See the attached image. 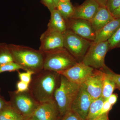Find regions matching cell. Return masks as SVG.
Segmentation results:
<instances>
[{"label":"cell","mask_w":120,"mask_h":120,"mask_svg":"<svg viewBox=\"0 0 120 120\" xmlns=\"http://www.w3.org/2000/svg\"><path fill=\"white\" fill-rule=\"evenodd\" d=\"M101 6L106 7L108 0H95Z\"/></svg>","instance_id":"d590c367"},{"label":"cell","mask_w":120,"mask_h":120,"mask_svg":"<svg viewBox=\"0 0 120 120\" xmlns=\"http://www.w3.org/2000/svg\"><path fill=\"white\" fill-rule=\"evenodd\" d=\"M40 39L41 45L39 50L41 52L64 47L63 33L47 30L41 35Z\"/></svg>","instance_id":"7c38bea8"},{"label":"cell","mask_w":120,"mask_h":120,"mask_svg":"<svg viewBox=\"0 0 120 120\" xmlns=\"http://www.w3.org/2000/svg\"><path fill=\"white\" fill-rule=\"evenodd\" d=\"M109 112L103 114L99 115L91 120H109Z\"/></svg>","instance_id":"836d02e7"},{"label":"cell","mask_w":120,"mask_h":120,"mask_svg":"<svg viewBox=\"0 0 120 120\" xmlns=\"http://www.w3.org/2000/svg\"><path fill=\"white\" fill-rule=\"evenodd\" d=\"M64 47L78 62H81L92 42L75 34L69 29L64 33Z\"/></svg>","instance_id":"8992f818"},{"label":"cell","mask_w":120,"mask_h":120,"mask_svg":"<svg viewBox=\"0 0 120 120\" xmlns=\"http://www.w3.org/2000/svg\"><path fill=\"white\" fill-rule=\"evenodd\" d=\"M60 78L61 75L56 72L43 69L32 75L29 91L39 104L54 101Z\"/></svg>","instance_id":"6da1fadb"},{"label":"cell","mask_w":120,"mask_h":120,"mask_svg":"<svg viewBox=\"0 0 120 120\" xmlns=\"http://www.w3.org/2000/svg\"><path fill=\"white\" fill-rule=\"evenodd\" d=\"M120 26V18L114 19L96 32L95 39L93 42L98 43L108 41Z\"/></svg>","instance_id":"2e32d148"},{"label":"cell","mask_w":120,"mask_h":120,"mask_svg":"<svg viewBox=\"0 0 120 120\" xmlns=\"http://www.w3.org/2000/svg\"><path fill=\"white\" fill-rule=\"evenodd\" d=\"M120 5V0H108L106 8L111 13Z\"/></svg>","instance_id":"4316f807"},{"label":"cell","mask_w":120,"mask_h":120,"mask_svg":"<svg viewBox=\"0 0 120 120\" xmlns=\"http://www.w3.org/2000/svg\"><path fill=\"white\" fill-rule=\"evenodd\" d=\"M9 103L14 109L24 118L33 115L40 104L30 94L29 90L22 92H8Z\"/></svg>","instance_id":"5b68a950"},{"label":"cell","mask_w":120,"mask_h":120,"mask_svg":"<svg viewBox=\"0 0 120 120\" xmlns=\"http://www.w3.org/2000/svg\"><path fill=\"white\" fill-rule=\"evenodd\" d=\"M26 120H38L36 119L33 116H30L26 118Z\"/></svg>","instance_id":"8d00e7d4"},{"label":"cell","mask_w":120,"mask_h":120,"mask_svg":"<svg viewBox=\"0 0 120 120\" xmlns=\"http://www.w3.org/2000/svg\"><path fill=\"white\" fill-rule=\"evenodd\" d=\"M105 73L106 76L112 80L115 83L116 89L120 90V75L114 73L107 66L101 69Z\"/></svg>","instance_id":"603a6c76"},{"label":"cell","mask_w":120,"mask_h":120,"mask_svg":"<svg viewBox=\"0 0 120 120\" xmlns=\"http://www.w3.org/2000/svg\"><path fill=\"white\" fill-rule=\"evenodd\" d=\"M14 62L8 44L0 43V65Z\"/></svg>","instance_id":"7402d4cb"},{"label":"cell","mask_w":120,"mask_h":120,"mask_svg":"<svg viewBox=\"0 0 120 120\" xmlns=\"http://www.w3.org/2000/svg\"><path fill=\"white\" fill-rule=\"evenodd\" d=\"M50 14L51 16L47 30L63 34L67 29L66 21L56 9Z\"/></svg>","instance_id":"e0dca14e"},{"label":"cell","mask_w":120,"mask_h":120,"mask_svg":"<svg viewBox=\"0 0 120 120\" xmlns=\"http://www.w3.org/2000/svg\"><path fill=\"white\" fill-rule=\"evenodd\" d=\"M115 89H116V87L115 83L106 76L105 73L101 97L107 100L113 94L114 91Z\"/></svg>","instance_id":"44dd1931"},{"label":"cell","mask_w":120,"mask_h":120,"mask_svg":"<svg viewBox=\"0 0 120 120\" xmlns=\"http://www.w3.org/2000/svg\"><path fill=\"white\" fill-rule=\"evenodd\" d=\"M41 2L49 10L50 13L56 9L53 0H41Z\"/></svg>","instance_id":"f546056e"},{"label":"cell","mask_w":120,"mask_h":120,"mask_svg":"<svg viewBox=\"0 0 120 120\" xmlns=\"http://www.w3.org/2000/svg\"><path fill=\"white\" fill-rule=\"evenodd\" d=\"M54 3V5L56 7V8L57 6V4H58V2H59L60 1L59 0H53Z\"/></svg>","instance_id":"74e56055"},{"label":"cell","mask_w":120,"mask_h":120,"mask_svg":"<svg viewBox=\"0 0 120 120\" xmlns=\"http://www.w3.org/2000/svg\"><path fill=\"white\" fill-rule=\"evenodd\" d=\"M100 6L95 0H86L82 4L75 8V12L72 19H81L90 21Z\"/></svg>","instance_id":"5bb4252c"},{"label":"cell","mask_w":120,"mask_h":120,"mask_svg":"<svg viewBox=\"0 0 120 120\" xmlns=\"http://www.w3.org/2000/svg\"><path fill=\"white\" fill-rule=\"evenodd\" d=\"M113 106L111 105L107 100L105 101L103 103V106L101 110V113H100L99 115L103 114L109 112V111L112 109Z\"/></svg>","instance_id":"4dcf8cb0"},{"label":"cell","mask_w":120,"mask_h":120,"mask_svg":"<svg viewBox=\"0 0 120 120\" xmlns=\"http://www.w3.org/2000/svg\"><path fill=\"white\" fill-rule=\"evenodd\" d=\"M56 9L59 12L66 22L72 19L74 12L75 8L70 2L59 1Z\"/></svg>","instance_id":"d6986e66"},{"label":"cell","mask_w":120,"mask_h":120,"mask_svg":"<svg viewBox=\"0 0 120 120\" xmlns=\"http://www.w3.org/2000/svg\"><path fill=\"white\" fill-rule=\"evenodd\" d=\"M32 116L38 120H58L59 113L55 100L40 104Z\"/></svg>","instance_id":"4fadbf2b"},{"label":"cell","mask_w":120,"mask_h":120,"mask_svg":"<svg viewBox=\"0 0 120 120\" xmlns=\"http://www.w3.org/2000/svg\"></svg>","instance_id":"60d3db41"},{"label":"cell","mask_w":120,"mask_h":120,"mask_svg":"<svg viewBox=\"0 0 120 120\" xmlns=\"http://www.w3.org/2000/svg\"><path fill=\"white\" fill-rule=\"evenodd\" d=\"M105 77L102 70L94 69L82 84L93 100L101 97Z\"/></svg>","instance_id":"9c48e42d"},{"label":"cell","mask_w":120,"mask_h":120,"mask_svg":"<svg viewBox=\"0 0 120 120\" xmlns=\"http://www.w3.org/2000/svg\"><path fill=\"white\" fill-rule=\"evenodd\" d=\"M118 98V95L116 94H113L107 99L111 105L113 106L116 104Z\"/></svg>","instance_id":"1f68e13d"},{"label":"cell","mask_w":120,"mask_h":120,"mask_svg":"<svg viewBox=\"0 0 120 120\" xmlns=\"http://www.w3.org/2000/svg\"><path fill=\"white\" fill-rule=\"evenodd\" d=\"M93 99L82 85L73 101L71 109L83 120H86L89 109Z\"/></svg>","instance_id":"30bf717a"},{"label":"cell","mask_w":120,"mask_h":120,"mask_svg":"<svg viewBox=\"0 0 120 120\" xmlns=\"http://www.w3.org/2000/svg\"><path fill=\"white\" fill-rule=\"evenodd\" d=\"M9 103V101H6L0 94V111Z\"/></svg>","instance_id":"d6a6232c"},{"label":"cell","mask_w":120,"mask_h":120,"mask_svg":"<svg viewBox=\"0 0 120 120\" xmlns=\"http://www.w3.org/2000/svg\"><path fill=\"white\" fill-rule=\"evenodd\" d=\"M20 69L23 70L22 68L15 62H9L0 65V73L5 72L18 71Z\"/></svg>","instance_id":"d4e9b609"},{"label":"cell","mask_w":120,"mask_h":120,"mask_svg":"<svg viewBox=\"0 0 120 120\" xmlns=\"http://www.w3.org/2000/svg\"><path fill=\"white\" fill-rule=\"evenodd\" d=\"M61 120H83L73 110H71L63 117Z\"/></svg>","instance_id":"83f0119b"},{"label":"cell","mask_w":120,"mask_h":120,"mask_svg":"<svg viewBox=\"0 0 120 120\" xmlns=\"http://www.w3.org/2000/svg\"><path fill=\"white\" fill-rule=\"evenodd\" d=\"M109 50L108 41L98 43L92 42L82 62L94 69L103 68L106 66L105 58Z\"/></svg>","instance_id":"52a82bcc"},{"label":"cell","mask_w":120,"mask_h":120,"mask_svg":"<svg viewBox=\"0 0 120 120\" xmlns=\"http://www.w3.org/2000/svg\"><path fill=\"white\" fill-rule=\"evenodd\" d=\"M61 2H70V0H59Z\"/></svg>","instance_id":"f35d334b"},{"label":"cell","mask_w":120,"mask_h":120,"mask_svg":"<svg viewBox=\"0 0 120 120\" xmlns=\"http://www.w3.org/2000/svg\"><path fill=\"white\" fill-rule=\"evenodd\" d=\"M24 120H26V118H25V119H24Z\"/></svg>","instance_id":"ab89813d"},{"label":"cell","mask_w":120,"mask_h":120,"mask_svg":"<svg viewBox=\"0 0 120 120\" xmlns=\"http://www.w3.org/2000/svg\"><path fill=\"white\" fill-rule=\"evenodd\" d=\"M80 86L72 82L61 75L60 85L54 95L59 113L58 120H61L71 110L72 103L78 94Z\"/></svg>","instance_id":"3957f363"},{"label":"cell","mask_w":120,"mask_h":120,"mask_svg":"<svg viewBox=\"0 0 120 120\" xmlns=\"http://www.w3.org/2000/svg\"><path fill=\"white\" fill-rule=\"evenodd\" d=\"M34 74L33 72L31 71H26V72H18V75L20 81L30 84L31 79L32 75Z\"/></svg>","instance_id":"484cf974"},{"label":"cell","mask_w":120,"mask_h":120,"mask_svg":"<svg viewBox=\"0 0 120 120\" xmlns=\"http://www.w3.org/2000/svg\"><path fill=\"white\" fill-rule=\"evenodd\" d=\"M29 84L22 81L17 82L16 84L17 92H22L27 91L29 90Z\"/></svg>","instance_id":"f1b7e54d"},{"label":"cell","mask_w":120,"mask_h":120,"mask_svg":"<svg viewBox=\"0 0 120 120\" xmlns=\"http://www.w3.org/2000/svg\"><path fill=\"white\" fill-rule=\"evenodd\" d=\"M114 19L112 13L106 7L100 6L94 16L90 22L96 33Z\"/></svg>","instance_id":"9a60e30c"},{"label":"cell","mask_w":120,"mask_h":120,"mask_svg":"<svg viewBox=\"0 0 120 120\" xmlns=\"http://www.w3.org/2000/svg\"><path fill=\"white\" fill-rule=\"evenodd\" d=\"M94 69L81 61L77 62L67 70L58 73L72 82L81 85L92 74Z\"/></svg>","instance_id":"ba28073f"},{"label":"cell","mask_w":120,"mask_h":120,"mask_svg":"<svg viewBox=\"0 0 120 120\" xmlns=\"http://www.w3.org/2000/svg\"><path fill=\"white\" fill-rule=\"evenodd\" d=\"M67 29L84 38L93 42L96 33L90 22L81 19H71L66 22Z\"/></svg>","instance_id":"8fae6325"},{"label":"cell","mask_w":120,"mask_h":120,"mask_svg":"<svg viewBox=\"0 0 120 120\" xmlns=\"http://www.w3.org/2000/svg\"><path fill=\"white\" fill-rule=\"evenodd\" d=\"M109 50L120 47V26L114 34L108 40Z\"/></svg>","instance_id":"cb8c5ba5"},{"label":"cell","mask_w":120,"mask_h":120,"mask_svg":"<svg viewBox=\"0 0 120 120\" xmlns=\"http://www.w3.org/2000/svg\"><path fill=\"white\" fill-rule=\"evenodd\" d=\"M13 61L23 70L38 73L43 69L44 54L42 52L28 46L8 44Z\"/></svg>","instance_id":"7a4b0ae2"},{"label":"cell","mask_w":120,"mask_h":120,"mask_svg":"<svg viewBox=\"0 0 120 120\" xmlns=\"http://www.w3.org/2000/svg\"><path fill=\"white\" fill-rule=\"evenodd\" d=\"M112 15L114 19L120 18V5L112 13Z\"/></svg>","instance_id":"e575fe53"},{"label":"cell","mask_w":120,"mask_h":120,"mask_svg":"<svg viewBox=\"0 0 120 120\" xmlns=\"http://www.w3.org/2000/svg\"><path fill=\"white\" fill-rule=\"evenodd\" d=\"M105 99L101 97L92 101L90 105L86 120H91L100 115L101 110Z\"/></svg>","instance_id":"ffe728a7"},{"label":"cell","mask_w":120,"mask_h":120,"mask_svg":"<svg viewBox=\"0 0 120 120\" xmlns=\"http://www.w3.org/2000/svg\"><path fill=\"white\" fill-rule=\"evenodd\" d=\"M25 118L11 106L9 102L0 111V120H24Z\"/></svg>","instance_id":"ac0fdd59"},{"label":"cell","mask_w":120,"mask_h":120,"mask_svg":"<svg viewBox=\"0 0 120 120\" xmlns=\"http://www.w3.org/2000/svg\"><path fill=\"white\" fill-rule=\"evenodd\" d=\"M42 52L44 54V70L59 73L67 70L78 62L64 47Z\"/></svg>","instance_id":"277c9868"}]
</instances>
